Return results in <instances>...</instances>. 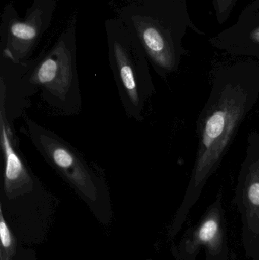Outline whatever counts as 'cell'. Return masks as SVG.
I'll list each match as a JSON object with an SVG mask.
<instances>
[{
    "instance_id": "cell-3",
    "label": "cell",
    "mask_w": 259,
    "mask_h": 260,
    "mask_svg": "<svg viewBox=\"0 0 259 260\" xmlns=\"http://www.w3.org/2000/svg\"><path fill=\"white\" fill-rule=\"evenodd\" d=\"M24 81L41 99L62 115H75L82 109L80 85L76 69L74 34L67 33L36 63L30 67Z\"/></svg>"
},
{
    "instance_id": "cell-4",
    "label": "cell",
    "mask_w": 259,
    "mask_h": 260,
    "mask_svg": "<svg viewBox=\"0 0 259 260\" xmlns=\"http://www.w3.org/2000/svg\"><path fill=\"white\" fill-rule=\"evenodd\" d=\"M25 133L46 161L79 193L94 199L103 189L106 180L97 168L54 132L27 119Z\"/></svg>"
},
{
    "instance_id": "cell-11",
    "label": "cell",
    "mask_w": 259,
    "mask_h": 260,
    "mask_svg": "<svg viewBox=\"0 0 259 260\" xmlns=\"http://www.w3.org/2000/svg\"><path fill=\"white\" fill-rule=\"evenodd\" d=\"M0 237H1L2 244L5 247H9L11 244L10 234L9 229L4 222L2 216L1 222H0Z\"/></svg>"
},
{
    "instance_id": "cell-8",
    "label": "cell",
    "mask_w": 259,
    "mask_h": 260,
    "mask_svg": "<svg viewBox=\"0 0 259 260\" xmlns=\"http://www.w3.org/2000/svg\"><path fill=\"white\" fill-rule=\"evenodd\" d=\"M236 196L248 213L259 214V133L247 138L244 158L237 177Z\"/></svg>"
},
{
    "instance_id": "cell-9",
    "label": "cell",
    "mask_w": 259,
    "mask_h": 260,
    "mask_svg": "<svg viewBox=\"0 0 259 260\" xmlns=\"http://www.w3.org/2000/svg\"><path fill=\"white\" fill-rule=\"evenodd\" d=\"M237 0H213V7L216 20L219 24H223L229 19Z\"/></svg>"
},
{
    "instance_id": "cell-2",
    "label": "cell",
    "mask_w": 259,
    "mask_h": 260,
    "mask_svg": "<svg viewBox=\"0 0 259 260\" xmlns=\"http://www.w3.org/2000/svg\"><path fill=\"white\" fill-rule=\"evenodd\" d=\"M107 25L109 58L122 105L129 118L141 121L155 93L147 56L136 35L123 24Z\"/></svg>"
},
{
    "instance_id": "cell-10",
    "label": "cell",
    "mask_w": 259,
    "mask_h": 260,
    "mask_svg": "<svg viewBox=\"0 0 259 260\" xmlns=\"http://www.w3.org/2000/svg\"><path fill=\"white\" fill-rule=\"evenodd\" d=\"M218 205H216L212 210V216L208 218L204 222L199 232V238L204 242L211 241L215 236L218 229V223L216 219V215L218 212Z\"/></svg>"
},
{
    "instance_id": "cell-5",
    "label": "cell",
    "mask_w": 259,
    "mask_h": 260,
    "mask_svg": "<svg viewBox=\"0 0 259 260\" xmlns=\"http://www.w3.org/2000/svg\"><path fill=\"white\" fill-rule=\"evenodd\" d=\"M209 44L232 56L259 59V0L248 5L235 24L210 38Z\"/></svg>"
},
{
    "instance_id": "cell-6",
    "label": "cell",
    "mask_w": 259,
    "mask_h": 260,
    "mask_svg": "<svg viewBox=\"0 0 259 260\" xmlns=\"http://www.w3.org/2000/svg\"><path fill=\"white\" fill-rule=\"evenodd\" d=\"M12 117L4 105L0 103V144L4 158L3 189L8 196L22 193L38 182L18 149Z\"/></svg>"
},
{
    "instance_id": "cell-1",
    "label": "cell",
    "mask_w": 259,
    "mask_h": 260,
    "mask_svg": "<svg viewBox=\"0 0 259 260\" xmlns=\"http://www.w3.org/2000/svg\"><path fill=\"white\" fill-rule=\"evenodd\" d=\"M211 91L197 122V152L186 192L194 203L217 171L243 121L259 99V62L237 61L214 70Z\"/></svg>"
},
{
    "instance_id": "cell-7",
    "label": "cell",
    "mask_w": 259,
    "mask_h": 260,
    "mask_svg": "<svg viewBox=\"0 0 259 260\" xmlns=\"http://www.w3.org/2000/svg\"><path fill=\"white\" fill-rule=\"evenodd\" d=\"M46 6H35L24 21L12 19L9 21L6 42L3 48V57L15 64L24 65L36 45L40 37L48 26L52 12Z\"/></svg>"
}]
</instances>
